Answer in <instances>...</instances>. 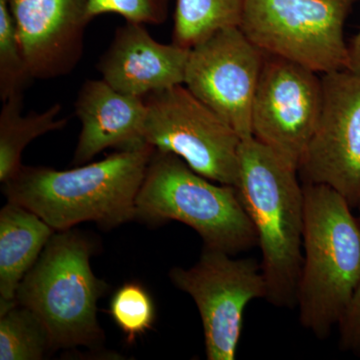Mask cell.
Here are the masks:
<instances>
[{
	"label": "cell",
	"instance_id": "cell-1",
	"mask_svg": "<svg viewBox=\"0 0 360 360\" xmlns=\"http://www.w3.org/2000/svg\"><path fill=\"white\" fill-rule=\"evenodd\" d=\"M155 149L118 150L68 170L25 167L4 184L7 200L32 210L56 231L85 221L112 229L135 219V200Z\"/></svg>",
	"mask_w": 360,
	"mask_h": 360
},
{
	"label": "cell",
	"instance_id": "cell-2",
	"mask_svg": "<svg viewBox=\"0 0 360 360\" xmlns=\"http://www.w3.org/2000/svg\"><path fill=\"white\" fill-rule=\"evenodd\" d=\"M297 174L255 137L241 141L234 187L257 232L266 300L278 307L296 305L302 266L304 191Z\"/></svg>",
	"mask_w": 360,
	"mask_h": 360
},
{
	"label": "cell",
	"instance_id": "cell-3",
	"mask_svg": "<svg viewBox=\"0 0 360 360\" xmlns=\"http://www.w3.org/2000/svg\"><path fill=\"white\" fill-rule=\"evenodd\" d=\"M303 259L296 292L300 324L326 338L360 283V222L328 186L303 184Z\"/></svg>",
	"mask_w": 360,
	"mask_h": 360
},
{
	"label": "cell",
	"instance_id": "cell-4",
	"mask_svg": "<svg viewBox=\"0 0 360 360\" xmlns=\"http://www.w3.org/2000/svg\"><path fill=\"white\" fill-rule=\"evenodd\" d=\"M94 245L73 229L54 233L16 293L51 336L52 348L94 347L103 340L97 302L108 290L90 266Z\"/></svg>",
	"mask_w": 360,
	"mask_h": 360
},
{
	"label": "cell",
	"instance_id": "cell-5",
	"mask_svg": "<svg viewBox=\"0 0 360 360\" xmlns=\"http://www.w3.org/2000/svg\"><path fill=\"white\" fill-rule=\"evenodd\" d=\"M135 219L188 225L205 246L236 255L257 245V236L236 187L215 184L174 153L156 150L135 200Z\"/></svg>",
	"mask_w": 360,
	"mask_h": 360
},
{
	"label": "cell",
	"instance_id": "cell-6",
	"mask_svg": "<svg viewBox=\"0 0 360 360\" xmlns=\"http://www.w3.org/2000/svg\"><path fill=\"white\" fill-rule=\"evenodd\" d=\"M357 0H245L240 30L269 56L323 75L348 70L345 26Z\"/></svg>",
	"mask_w": 360,
	"mask_h": 360
},
{
	"label": "cell",
	"instance_id": "cell-7",
	"mask_svg": "<svg viewBox=\"0 0 360 360\" xmlns=\"http://www.w3.org/2000/svg\"><path fill=\"white\" fill-rule=\"evenodd\" d=\"M146 101L144 141L174 153L205 179L236 186L243 139L186 85L155 92Z\"/></svg>",
	"mask_w": 360,
	"mask_h": 360
},
{
	"label": "cell",
	"instance_id": "cell-8",
	"mask_svg": "<svg viewBox=\"0 0 360 360\" xmlns=\"http://www.w3.org/2000/svg\"><path fill=\"white\" fill-rule=\"evenodd\" d=\"M205 246L191 269L174 267L172 283L191 296L202 321L206 359L234 360L248 303L267 296L262 265Z\"/></svg>",
	"mask_w": 360,
	"mask_h": 360
},
{
	"label": "cell",
	"instance_id": "cell-9",
	"mask_svg": "<svg viewBox=\"0 0 360 360\" xmlns=\"http://www.w3.org/2000/svg\"><path fill=\"white\" fill-rule=\"evenodd\" d=\"M322 104L321 75L266 54L251 111V134L298 172Z\"/></svg>",
	"mask_w": 360,
	"mask_h": 360
},
{
	"label": "cell",
	"instance_id": "cell-10",
	"mask_svg": "<svg viewBox=\"0 0 360 360\" xmlns=\"http://www.w3.org/2000/svg\"><path fill=\"white\" fill-rule=\"evenodd\" d=\"M265 56L239 26L213 33L189 52L184 85L241 139L252 136L251 111Z\"/></svg>",
	"mask_w": 360,
	"mask_h": 360
},
{
	"label": "cell",
	"instance_id": "cell-11",
	"mask_svg": "<svg viewBox=\"0 0 360 360\" xmlns=\"http://www.w3.org/2000/svg\"><path fill=\"white\" fill-rule=\"evenodd\" d=\"M323 104L298 174L303 184L328 186L352 208L360 205V72L321 75Z\"/></svg>",
	"mask_w": 360,
	"mask_h": 360
},
{
	"label": "cell",
	"instance_id": "cell-12",
	"mask_svg": "<svg viewBox=\"0 0 360 360\" xmlns=\"http://www.w3.org/2000/svg\"><path fill=\"white\" fill-rule=\"evenodd\" d=\"M89 0H8L33 79L70 75L84 49Z\"/></svg>",
	"mask_w": 360,
	"mask_h": 360
},
{
	"label": "cell",
	"instance_id": "cell-13",
	"mask_svg": "<svg viewBox=\"0 0 360 360\" xmlns=\"http://www.w3.org/2000/svg\"><path fill=\"white\" fill-rule=\"evenodd\" d=\"M191 49L156 41L146 25L127 21L115 30L97 70L111 87L137 97H146L184 84Z\"/></svg>",
	"mask_w": 360,
	"mask_h": 360
},
{
	"label": "cell",
	"instance_id": "cell-14",
	"mask_svg": "<svg viewBox=\"0 0 360 360\" xmlns=\"http://www.w3.org/2000/svg\"><path fill=\"white\" fill-rule=\"evenodd\" d=\"M75 115L82 123L73 162L84 165L108 148L130 150L146 146L143 97L129 96L101 79H89L78 91Z\"/></svg>",
	"mask_w": 360,
	"mask_h": 360
},
{
	"label": "cell",
	"instance_id": "cell-15",
	"mask_svg": "<svg viewBox=\"0 0 360 360\" xmlns=\"http://www.w3.org/2000/svg\"><path fill=\"white\" fill-rule=\"evenodd\" d=\"M53 229L25 206L8 201L0 212V312L16 303L26 274L37 262Z\"/></svg>",
	"mask_w": 360,
	"mask_h": 360
},
{
	"label": "cell",
	"instance_id": "cell-16",
	"mask_svg": "<svg viewBox=\"0 0 360 360\" xmlns=\"http://www.w3.org/2000/svg\"><path fill=\"white\" fill-rule=\"evenodd\" d=\"M23 96L7 99L0 112V181H9L23 165L21 155L37 137L63 129L66 118H59L61 104L56 103L41 112L23 115Z\"/></svg>",
	"mask_w": 360,
	"mask_h": 360
},
{
	"label": "cell",
	"instance_id": "cell-17",
	"mask_svg": "<svg viewBox=\"0 0 360 360\" xmlns=\"http://www.w3.org/2000/svg\"><path fill=\"white\" fill-rule=\"evenodd\" d=\"M245 0H176L172 44L193 49L224 28L240 25Z\"/></svg>",
	"mask_w": 360,
	"mask_h": 360
},
{
	"label": "cell",
	"instance_id": "cell-18",
	"mask_svg": "<svg viewBox=\"0 0 360 360\" xmlns=\"http://www.w3.org/2000/svg\"><path fill=\"white\" fill-rule=\"evenodd\" d=\"M52 348L39 316L16 302L0 312V360H39Z\"/></svg>",
	"mask_w": 360,
	"mask_h": 360
},
{
	"label": "cell",
	"instance_id": "cell-19",
	"mask_svg": "<svg viewBox=\"0 0 360 360\" xmlns=\"http://www.w3.org/2000/svg\"><path fill=\"white\" fill-rule=\"evenodd\" d=\"M33 79L8 0H0V98L23 96Z\"/></svg>",
	"mask_w": 360,
	"mask_h": 360
},
{
	"label": "cell",
	"instance_id": "cell-20",
	"mask_svg": "<svg viewBox=\"0 0 360 360\" xmlns=\"http://www.w3.org/2000/svg\"><path fill=\"white\" fill-rule=\"evenodd\" d=\"M110 312L129 342L153 326L155 317L153 298L141 284H124L111 298Z\"/></svg>",
	"mask_w": 360,
	"mask_h": 360
},
{
	"label": "cell",
	"instance_id": "cell-21",
	"mask_svg": "<svg viewBox=\"0 0 360 360\" xmlns=\"http://www.w3.org/2000/svg\"><path fill=\"white\" fill-rule=\"evenodd\" d=\"M170 0H89L90 21L105 13H115L125 21L162 25L169 14Z\"/></svg>",
	"mask_w": 360,
	"mask_h": 360
},
{
	"label": "cell",
	"instance_id": "cell-22",
	"mask_svg": "<svg viewBox=\"0 0 360 360\" xmlns=\"http://www.w3.org/2000/svg\"><path fill=\"white\" fill-rule=\"evenodd\" d=\"M338 326L340 347L360 357V283Z\"/></svg>",
	"mask_w": 360,
	"mask_h": 360
},
{
	"label": "cell",
	"instance_id": "cell-23",
	"mask_svg": "<svg viewBox=\"0 0 360 360\" xmlns=\"http://www.w3.org/2000/svg\"><path fill=\"white\" fill-rule=\"evenodd\" d=\"M357 1L360 2V0H357ZM348 46H349L348 70L354 71V72H360V27Z\"/></svg>",
	"mask_w": 360,
	"mask_h": 360
},
{
	"label": "cell",
	"instance_id": "cell-24",
	"mask_svg": "<svg viewBox=\"0 0 360 360\" xmlns=\"http://www.w3.org/2000/svg\"><path fill=\"white\" fill-rule=\"evenodd\" d=\"M357 210H359V220L360 222V205H359V207H357Z\"/></svg>",
	"mask_w": 360,
	"mask_h": 360
}]
</instances>
